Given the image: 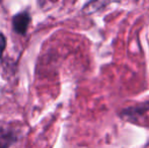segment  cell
Returning <instances> with one entry per match:
<instances>
[{
  "label": "cell",
  "instance_id": "obj_1",
  "mask_svg": "<svg viewBox=\"0 0 149 148\" xmlns=\"http://www.w3.org/2000/svg\"><path fill=\"white\" fill-rule=\"evenodd\" d=\"M30 14L28 12H22L14 16L13 18V28L17 34L24 35L28 30L29 24H30Z\"/></svg>",
  "mask_w": 149,
  "mask_h": 148
},
{
  "label": "cell",
  "instance_id": "obj_2",
  "mask_svg": "<svg viewBox=\"0 0 149 148\" xmlns=\"http://www.w3.org/2000/svg\"><path fill=\"white\" fill-rule=\"evenodd\" d=\"M14 141V137L7 130L0 129V148H8Z\"/></svg>",
  "mask_w": 149,
  "mask_h": 148
},
{
  "label": "cell",
  "instance_id": "obj_3",
  "mask_svg": "<svg viewBox=\"0 0 149 148\" xmlns=\"http://www.w3.org/2000/svg\"><path fill=\"white\" fill-rule=\"evenodd\" d=\"M5 44H6L5 38H4L3 35H2L1 33H0V57H1L2 53H3V51H4V48H5Z\"/></svg>",
  "mask_w": 149,
  "mask_h": 148
}]
</instances>
